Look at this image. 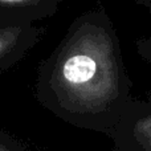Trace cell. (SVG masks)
<instances>
[{"mask_svg": "<svg viewBox=\"0 0 151 151\" xmlns=\"http://www.w3.org/2000/svg\"><path fill=\"white\" fill-rule=\"evenodd\" d=\"M125 151H151V101L135 107L126 125Z\"/></svg>", "mask_w": 151, "mask_h": 151, "instance_id": "1", "label": "cell"}, {"mask_svg": "<svg viewBox=\"0 0 151 151\" xmlns=\"http://www.w3.org/2000/svg\"><path fill=\"white\" fill-rule=\"evenodd\" d=\"M96 70L97 64L91 57L86 55H74L66 60L63 76L68 82L80 85L90 81L96 74Z\"/></svg>", "mask_w": 151, "mask_h": 151, "instance_id": "2", "label": "cell"}, {"mask_svg": "<svg viewBox=\"0 0 151 151\" xmlns=\"http://www.w3.org/2000/svg\"><path fill=\"white\" fill-rule=\"evenodd\" d=\"M142 50H143L145 56L147 57V60L151 63V41H146L142 47Z\"/></svg>", "mask_w": 151, "mask_h": 151, "instance_id": "3", "label": "cell"}, {"mask_svg": "<svg viewBox=\"0 0 151 151\" xmlns=\"http://www.w3.org/2000/svg\"><path fill=\"white\" fill-rule=\"evenodd\" d=\"M3 1H19V0H3Z\"/></svg>", "mask_w": 151, "mask_h": 151, "instance_id": "4", "label": "cell"}]
</instances>
